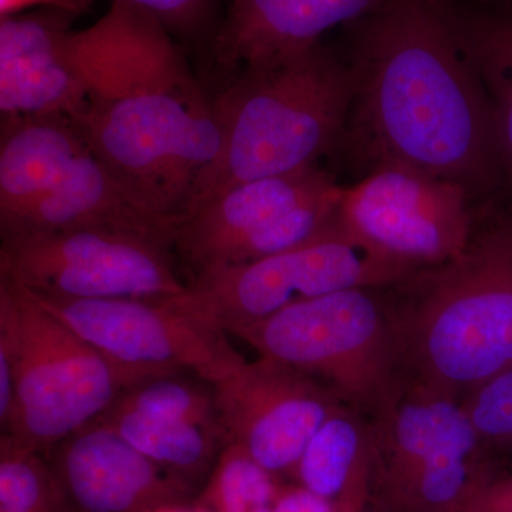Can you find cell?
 <instances>
[{"instance_id": "obj_18", "label": "cell", "mask_w": 512, "mask_h": 512, "mask_svg": "<svg viewBox=\"0 0 512 512\" xmlns=\"http://www.w3.org/2000/svg\"><path fill=\"white\" fill-rule=\"evenodd\" d=\"M90 148L62 114L2 117L0 224L42 200Z\"/></svg>"}, {"instance_id": "obj_17", "label": "cell", "mask_w": 512, "mask_h": 512, "mask_svg": "<svg viewBox=\"0 0 512 512\" xmlns=\"http://www.w3.org/2000/svg\"><path fill=\"white\" fill-rule=\"evenodd\" d=\"M110 228L171 242L177 225L153 214L92 151H86L45 197L2 222V238L69 229Z\"/></svg>"}, {"instance_id": "obj_27", "label": "cell", "mask_w": 512, "mask_h": 512, "mask_svg": "<svg viewBox=\"0 0 512 512\" xmlns=\"http://www.w3.org/2000/svg\"><path fill=\"white\" fill-rule=\"evenodd\" d=\"M464 512H512V474L491 477L477 491Z\"/></svg>"}, {"instance_id": "obj_31", "label": "cell", "mask_w": 512, "mask_h": 512, "mask_svg": "<svg viewBox=\"0 0 512 512\" xmlns=\"http://www.w3.org/2000/svg\"><path fill=\"white\" fill-rule=\"evenodd\" d=\"M254 512H271V508H265V510H258Z\"/></svg>"}, {"instance_id": "obj_2", "label": "cell", "mask_w": 512, "mask_h": 512, "mask_svg": "<svg viewBox=\"0 0 512 512\" xmlns=\"http://www.w3.org/2000/svg\"><path fill=\"white\" fill-rule=\"evenodd\" d=\"M64 47L83 84L72 121L90 151L158 217L180 225L217 161L221 130L183 50L164 23L126 0Z\"/></svg>"}, {"instance_id": "obj_15", "label": "cell", "mask_w": 512, "mask_h": 512, "mask_svg": "<svg viewBox=\"0 0 512 512\" xmlns=\"http://www.w3.org/2000/svg\"><path fill=\"white\" fill-rule=\"evenodd\" d=\"M74 19L60 10L0 18L2 117L76 116L83 104V84L64 47Z\"/></svg>"}, {"instance_id": "obj_29", "label": "cell", "mask_w": 512, "mask_h": 512, "mask_svg": "<svg viewBox=\"0 0 512 512\" xmlns=\"http://www.w3.org/2000/svg\"><path fill=\"white\" fill-rule=\"evenodd\" d=\"M271 512H338V510L329 501L323 500L305 488L298 487L281 490L272 505Z\"/></svg>"}, {"instance_id": "obj_25", "label": "cell", "mask_w": 512, "mask_h": 512, "mask_svg": "<svg viewBox=\"0 0 512 512\" xmlns=\"http://www.w3.org/2000/svg\"><path fill=\"white\" fill-rule=\"evenodd\" d=\"M485 447L512 451V367L461 400Z\"/></svg>"}, {"instance_id": "obj_13", "label": "cell", "mask_w": 512, "mask_h": 512, "mask_svg": "<svg viewBox=\"0 0 512 512\" xmlns=\"http://www.w3.org/2000/svg\"><path fill=\"white\" fill-rule=\"evenodd\" d=\"M214 387L228 443L275 477L292 474L313 434L343 406L328 387L264 356Z\"/></svg>"}, {"instance_id": "obj_8", "label": "cell", "mask_w": 512, "mask_h": 512, "mask_svg": "<svg viewBox=\"0 0 512 512\" xmlns=\"http://www.w3.org/2000/svg\"><path fill=\"white\" fill-rule=\"evenodd\" d=\"M412 272L393 264L338 218L298 247L194 276L187 298L231 335L289 306L330 293L397 285Z\"/></svg>"}, {"instance_id": "obj_7", "label": "cell", "mask_w": 512, "mask_h": 512, "mask_svg": "<svg viewBox=\"0 0 512 512\" xmlns=\"http://www.w3.org/2000/svg\"><path fill=\"white\" fill-rule=\"evenodd\" d=\"M372 426L383 512H464L491 478L485 444L456 397L406 383Z\"/></svg>"}, {"instance_id": "obj_12", "label": "cell", "mask_w": 512, "mask_h": 512, "mask_svg": "<svg viewBox=\"0 0 512 512\" xmlns=\"http://www.w3.org/2000/svg\"><path fill=\"white\" fill-rule=\"evenodd\" d=\"M470 192L403 164H380L339 205L343 227L393 264L416 274L447 264L473 237Z\"/></svg>"}, {"instance_id": "obj_5", "label": "cell", "mask_w": 512, "mask_h": 512, "mask_svg": "<svg viewBox=\"0 0 512 512\" xmlns=\"http://www.w3.org/2000/svg\"><path fill=\"white\" fill-rule=\"evenodd\" d=\"M148 379L111 362L32 293L0 279L2 436L46 456Z\"/></svg>"}, {"instance_id": "obj_21", "label": "cell", "mask_w": 512, "mask_h": 512, "mask_svg": "<svg viewBox=\"0 0 512 512\" xmlns=\"http://www.w3.org/2000/svg\"><path fill=\"white\" fill-rule=\"evenodd\" d=\"M464 29L493 106L504 183L512 198V13L463 10Z\"/></svg>"}, {"instance_id": "obj_10", "label": "cell", "mask_w": 512, "mask_h": 512, "mask_svg": "<svg viewBox=\"0 0 512 512\" xmlns=\"http://www.w3.org/2000/svg\"><path fill=\"white\" fill-rule=\"evenodd\" d=\"M174 247L110 228L2 238L0 279L42 298L100 301L181 295Z\"/></svg>"}, {"instance_id": "obj_24", "label": "cell", "mask_w": 512, "mask_h": 512, "mask_svg": "<svg viewBox=\"0 0 512 512\" xmlns=\"http://www.w3.org/2000/svg\"><path fill=\"white\" fill-rule=\"evenodd\" d=\"M0 512H57L55 483L45 456L0 440Z\"/></svg>"}, {"instance_id": "obj_4", "label": "cell", "mask_w": 512, "mask_h": 512, "mask_svg": "<svg viewBox=\"0 0 512 512\" xmlns=\"http://www.w3.org/2000/svg\"><path fill=\"white\" fill-rule=\"evenodd\" d=\"M352 97L349 64L323 42L239 69L214 100L220 156L185 218L237 185L315 165L342 140Z\"/></svg>"}, {"instance_id": "obj_28", "label": "cell", "mask_w": 512, "mask_h": 512, "mask_svg": "<svg viewBox=\"0 0 512 512\" xmlns=\"http://www.w3.org/2000/svg\"><path fill=\"white\" fill-rule=\"evenodd\" d=\"M94 0H0V18L20 15L25 10H60L69 15L80 16L93 8Z\"/></svg>"}, {"instance_id": "obj_30", "label": "cell", "mask_w": 512, "mask_h": 512, "mask_svg": "<svg viewBox=\"0 0 512 512\" xmlns=\"http://www.w3.org/2000/svg\"><path fill=\"white\" fill-rule=\"evenodd\" d=\"M153 512H208L205 510H202V508H188L187 505H183V507H167V508H160V510L153 511Z\"/></svg>"}, {"instance_id": "obj_11", "label": "cell", "mask_w": 512, "mask_h": 512, "mask_svg": "<svg viewBox=\"0 0 512 512\" xmlns=\"http://www.w3.org/2000/svg\"><path fill=\"white\" fill-rule=\"evenodd\" d=\"M187 291L165 298L100 301L32 295L124 369L148 377L191 373L215 386L247 360L229 343L227 330L191 305Z\"/></svg>"}, {"instance_id": "obj_26", "label": "cell", "mask_w": 512, "mask_h": 512, "mask_svg": "<svg viewBox=\"0 0 512 512\" xmlns=\"http://www.w3.org/2000/svg\"><path fill=\"white\" fill-rule=\"evenodd\" d=\"M164 23L175 39L211 49L229 0H126Z\"/></svg>"}, {"instance_id": "obj_6", "label": "cell", "mask_w": 512, "mask_h": 512, "mask_svg": "<svg viewBox=\"0 0 512 512\" xmlns=\"http://www.w3.org/2000/svg\"><path fill=\"white\" fill-rule=\"evenodd\" d=\"M235 336L259 356L312 377L373 421L389 416L406 386L390 306L373 288L296 303Z\"/></svg>"}, {"instance_id": "obj_20", "label": "cell", "mask_w": 512, "mask_h": 512, "mask_svg": "<svg viewBox=\"0 0 512 512\" xmlns=\"http://www.w3.org/2000/svg\"><path fill=\"white\" fill-rule=\"evenodd\" d=\"M96 420L116 430L140 453L195 490L210 478L228 444L221 421L148 419L119 406H111Z\"/></svg>"}, {"instance_id": "obj_3", "label": "cell", "mask_w": 512, "mask_h": 512, "mask_svg": "<svg viewBox=\"0 0 512 512\" xmlns=\"http://www.w3.org/2000/svg\"><path fill=\"white\" fill-rule=\"evenodd\" d=\"M390 308L406 382L463 400L512 367V210L447 264L400 282Z\"/></svg>"}, {"instance_id": "obj_14", "label": "cell", "mask_w": 512, "mask_h": 512, "mask_svg": "<svg viewBox=\"0 0 512 512\" xmlns=\"http://www.w3.org/2000/svg\"><path fill=\"white\" fill-rule=\"evenodd\" d=\"M45 458L57 512H153L183 507L197 491L99 420L74 431Z\"/></svg>"}, {"instance_id": "obj_9", "label": "cell", "mask_w": 512, "mask_h": 512, "mask_svg": "<svg viewBox=\"0 0 512 512\" xmlns=\"http://www.w3.org/2000/svg\"><path fill=\"white\" fill-rule=\"evenodd\" d=\"M343 192L316 165L237 185L178 225L174 251L194 276L281 254L332 225Z\"/></svg>"}, {"instance_id": "obj_1", "label": "cell", "mask_w": 512, "mask_h": 512, "mask_svg": "<svg viewBox=\"0 0 512 512\" xmlns=\"http://www.w3.org/2000/svg\"><path fill=\"white\" fill-rule=\"evenodd\" d=\"M352 30L345 138L369 170L403 164L463 185L504 181L490 97L453 0H383ZM342 138V140H343Z\"/></svg>"}, {"instance_id": "obj_22", "label": "cell", "mask_w": 512, "mask_h": 512, "mask_svg": "<svg viewBox=\"0 0 512 512\" xmlns=\"http://www.w3.org/2000/svg\"><path fill=\"white\" fill-rule=\"evenodd\" d=\"M113 406L148 419L221 421L214 384L191 373H171L144 380L121 393Z\"/></svg>"}, {"instance_id": "obj_19", "label": "cell", "mask_w": 512, "mask_h": 512, "mask_svg": "<svg viewBox=\"0 0 512 512\" xmlns=\"http://www.w3.org/2000/svg\"><path fill=\"white\" fill-rule=\"evenodd\" d=\"M373 463L372 424L343 404L313 434L292 474L299 487L329 501L338 512H360L369 495Z\"/></svg>"}, {"instance_id": "obj_23", "label": "cell", "mask_w": 512, "mask_h": 512, "mask_svg": "<svg viewBox=\"0 0 512 512\" xmlns=\"http://www.w3.org/2000/svg\"><path fill=\"white\" fill-rule=\"evenodd\" d=\"M281 488L274 474L259 466L237 444L222 451L201 498L208 512H254L272 508Z\"/></svg>"}, {"instance_id": "obj_16", "label": "cell", "mask_w": 512, "mask_h": 512, "mask_svg": "<svg viewBox=\"0 0 512 512\" xmlns=\"http://www.w3.org/2000/svg\"><path fill=\"white\" fill-rule=\"evenodd\" d=\"M383 0H229L212 42V59L227 72L308 49L336 26H352Z\"/></svg>"}]
</instances>
